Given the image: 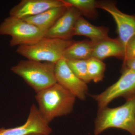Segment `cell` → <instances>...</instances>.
<instances>
[{
	"instance_id": "cell-5",
	"label": "cell",
	"mask_w": 135,
	"mask_h": 135,
	"mask_svg": "<svg viewBox=\"0 0 135 135\" xmlns=\"http://www.w3.org/2000/svg\"><path fill=\"white\" fill-rule=\"evenodd\" d=\"M0 35L11 36V47L30 45L45 37V33L22 18L8 17L0 24Z\"/></svg>"
},
{
	"instance_id": "cell-10",
	"label": "cell",
	"mask_w": 135,
	"mask_h": 135,
	"mask_svg": "<svg viewBox=\"0 0 135 135\" xmlns=\"http://www.w3.org/2000/svg\"><path fill=\"white\" fill-rule=\"evenodd\" d=\"M70 6L65 0H22L10 9L9 16L23 18L53 8Z\"/></svg>"
},
{
	"instance_id": "cell-11",
	"label": "cell",
	"mask_w": 135,
	"mask_h": 135,
	"mask_svg": "<svg viewBox=\"0 0 135 135\" xmlns=\"http://www.w3.org/2000/svg\"><path fill=\"white\" fill-rule=\"evenodd\" d=\"M79 11L74 7L67 8L64 14L45 34L46 38L70 40L74 36L75 25L81 16Z\"/></svg>"
},
{
	"instance_id": "cell-9",
	"label": "cell",
	"mask_w": 135,
	"mask_h": 135,
	"mask_svg": "<svg viewBox=\"0 0 135 135\" xmlns=\"http://www.w3.org/2000/svg\"><path fill=\"white\" fill-rule=\"evenodd\" d=\"M49 123L42 118L38 107L32 104L25 123L14 128H0V135H28L41 134L49 135L51 132Z\"/></svg>"
},
{
	"instance_id": "cell-7",
	"label": "cell",
	"mask_w": 135,
	"mask_h": 135,
	"mask_svg": "<svg viewBox=\"0 0 135 135\" xmlns=\"http://www.w3.org/2000/svg\"><path fill=\"white\" fill-rule=\"evenodd\" d=\"M97 3L98 8L106 11L113 18L117 26L118 38L125 47L129 40L135 36V15L122 12L112 1H97Z\"/></svg>"
},
{
	"instance_id": "cell-14",
	"label": "cell",
	"mask_w": 135,
	"mask_h": 135,
	"mask_svg": "<svg viewBox=\"0 0 135 135\" xmlns=\"http://www.w3.org/2000/svg\"><path fill=\"white\" fill-rule=\"evenodd\" d=\"M68 7L53 8L36 16L22 19L37 27L46 34L64 13Z\"/></svg>"
},
{
	"instance_id": "cell-12",
	"label": "cell",
	"mask_w": 135,
	"mask_h": 135,
	"mask_svg": "<svg viewBox=\"0 0 135 135\" xmlns=\"http://www.w3.org/2000/svg\"><path fill=\"white\" fill-rule=\"evenodd\" d=\"M93 43L92 57L103 60L113 57L123 60L125 47L119 38H109Z\"/></svg>"
},
{
	"instance_id": "cell-6",
	"label": "cell",
	"mask_w": 135,
	"mask_h": 135,
	"mask_svg": "<svg viewBox=\"0 0 135 135\" xmlns=\"http://www.w3.org/2000/svg\"><path fill=\"white\" fill-rule=\"evenodd\" d=\"M115 83L99 95L92 97L97 102L99 108L107 107L113 100L123 97L126 101L135 97V70H126Z\"/></svg>"
},
{
	"instance_id": "cell-21",
	"label": "cell",
	"mask_w": 135,
	"mask_h": 135,
	"mask_svg": "<svg viewBox=\"0 0 135 135\" xmlns=\"http://www.w3.org/2000/svg\"><path fill=\"white\" fill-rule=\"evenodd\" d=\"M28 135H47L45 134H37V133H35V134H29Z\"/></svg>"
},
{
	"instance_id": "cell-20",
	"label": "cell",
	"mask_w": 135,
	"mask_h": 135,
	"mask_svg": "<svg viewBox=\"0 0 135 135\" xmlns=\"http://www.w3.org/2000/svg\"><path fill=\"white\" fill-rule=\"evenodd\" d=\"M126 70H135V58L123 60L122 71Z\"/></svg>"
},
{
	"instance_id": "cell-16",
	"label": "cell",
	"mask_w": 135,
	"mask_h": 135,
	"mask_svg": "<svg viewBox=\"0 0 135 135\" xmlns=\"http://www.w3.org/2000/svg\"><path fill=\"white\" fill-rule=\"evenodd\" d=\"M71 6L77 9L82 16L95 20L98 17L97 1L94 0H65Z\"/></svg>"
},
{
	"instance_id": "cell-1",
	"label": "cell",
	"mask_w": 135,
	"mask_h": 135,
	"mask_svg": "<svg viewBox=\"0 0 135 135\" xmlns=\"http://www.w3.org/2000/svg\"><path fill=\"white\" fill-rule=\"evenodd\" d=\"M76 97L57 83L36 93L38 110L49 123L57 117L67 115L73 111Z\"/></svg>"
},
{
	"instance_id": "cell-8",
	"label": "cell",
	"mask_w": 135,
	"mask_h": 135,
	"mask_svg": "<svg viewBox=\"0 0 135 135\" xmlns=\"http://www.w3.org/2000/svg\"><path fill=\"white\" fill-rule=\"evenodd\" d=\"M55 75L57 83L81 100L86 98L88 90L87 84L79 79L62 59L55 64Z\"/></svg>"
},
{
	"instance_id": "cell-13",
	"label": "cell",
	"mask_w": 135,
	"mask_h": 135,
	"mask_svg": "<svg viewBox=\"0 0 135 135\" xmlns=\"http://www.w3.org/2000/svg\"><path fill=\"white\" fill-rule=\"evenodd\" d=\"M109 32L106 27L94 26L81 16L75 25L74 36H86L93 43H95L109 38Z\"/></svg>"
},
{
	"instance_id": "cell-15",
	"label": "cell",
	"mask_w": 135,
	"mask_h": 135,
	"mask_svg": "<svg viewBox=\"0 0 135 135\" xmlns=\"http://www.w3.org/2000/svg\"><path fill=\"white\" fill-rule=\"evenodd\" d=\"M93 43L90 40L74 41L65 50L63 58L66 60H88L92 57Z\"/></svg>"
},
{
	"instance_id": "cell-17",
	"label": "cell",
	"mask_w": 135,
	"mask_h": 135,
	"mask_svg": "<svg viewBox=\"0 0 135 135\" xmlns=\"http://www.w3.org/2000/svg\"><path fill=\"white\" fill-rule=\"evenodd\" d=\"M88 74L91 81L97 83L103 80L106 65L103 60L92 57L87 60Z\"/></svg>"
},
{
	"instance_id": "cell-4",
	"label": "cell",
	"mask_w": 135,
	"mask_h": 135,
	"mask_svg": "<svg viewBox=\"0 0 135 135\" xmlns=\"http://www.w3.org/2000/svg\"><path fill=\"white\" fill-rule=\"evenodd\" d=\"M74 41L44 37L33 44L18 46L16 52L28 60L56 64Z\"/></svg>"
},
{
	"instance_id": "cell-18",
	"label": "cell",
	"mask_w": 135,
	"mask_h": 135,
	"mask_svg": "<svg viewBox=\"0 0 135 135\" xmlns=\"http://www.w3.org/2000/svg\"><path fill=\"white\" fill-rule=\"evenodd\" d=\"M66 61L70 69L79 79L86 84L91 81L88 74L87 60H70Z\"/></svg>"
},
{
	"instance_id": "cell-2",
	"label": "cell",
	"mask_w": 135,
	"mask_h": 135,
	"mask_svg": "<svg viewBox=\"0 0 135 135\" xmlns=\"http://www.w3.org/2000/svg\"><path fill=\"white\" fill-rule=\"evenodd\" d=\"M120 129L135 135V97L122 105L114 108H99L95 121L94 133L98 135L110 128Z\"/></svg>"
},
{
	"instance_id": "cell-3",
	"label": "cell",
	"mask_w": 135,
	"mask_h": 135,
	"mask_svg": "<svg viewBox=\"0 0 135 135\" xmlns=\"http://www.w3.org/2000/svg\"><path fill=\"white\" fill-rule=\"evenodd\" d=\"M55 63L21 60L11 68L12 72L22 77L38 93L56 83Z\"/></svg>"
},
{
	"instance_id": "cell-19",
	"label": "cell",
	"mask_w": 135,
	"mask_h": 135,
	"mask_svg": "<svg viewBox=\"0 0 135 135\" xmlns=\"http://www.w3.org/2000/svg\"><path fill=\"white\" fill-rule=\"evenodd\" d=\"M135 58V36L128 41L125 47V56L123 60Z\"/></svg>"
}]
</instances>
